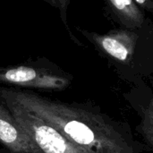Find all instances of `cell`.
Returning a JSON list of instances; mask_svg holds the SVG:
<instances>
[{"label":"cell","instance_id":"cell-1","mask_svg":"<svg viewBox=\"0 0 153 153\" xmlns=\"http://www.w3.org/2000/svg\"><path fill=\"white\" fill-rule=\"evenodd\" d=\"M3 97L37 116L72 143L95 153H142L129 128L88 104L67 103L0 86Z\"/></svg>","mask_w":153,"mask_h":153},{"label":"cell","instance_id":"cell-2","mask_svg":"<svg viewBox=\"0 0 153 153\" xmlns=\"http://www.w3.org/2000/svg\"><path fill=\"white\" fill-rule=\"evenodd\" d=\"M74 77L48 59L0 67V83L20 88L61 91L67 89Z\"/></svg>","mask_w":153,"mask_h":153},{"label":"cell","instance_id":"cell-3","mask_svg":"<svg viewBox=\"0 0 153 153\" xmlns=\"http://www.w3.org/2000/svg\"><path fill=\"white\" fill-rule=\"evenodd\" d=\"M4 99L19 126L43 153H95L72 143L48 123L16 102L4 97Z\"/></svg>","mask_w":153,"mask_h":153},{"label":"cell","instance_id":"cell-4","mask_svg":"<svg viewBox=\"0 0 153 153\" xmlns=\"http://www.w3.org/2000/svg\"><path fill=\"white\" fill-rule=\"evenodd\" d=\"M76 30L94 46L98 52L116 65L132 67L134 64L140 30L117 28L104 34L79 27Z\"/></svg>","mask_w":153,"mask_h":153},{"label":"cell","instance_id":"cell-5","mask_svg":"<svg viewBox=\"0 0 153 153\" xmlns=\"http://www.w3.org/2000/svg\"><path fill=\"white\" fill-rule=\"evenodd\" d=\"M0 144L11 153H43L19 126L1 92Z\"/></svg>","mask_w":153,"mask_h":153},{"label":"cell","instance_id":"cell-6","mask_svg":"<svg viewBox=\"0 0 153 153\" xmlns=\"http://www.w3.org/2000/svg\"><path fill=\"white\" fill-rule=\"evenodd\" d=\"M108 18L120 27L129 30H142L146 17L134 0H102Z\"/></svg>","mask_w":153,"mask_h":153},{"label":"cell","instance_id":"cell-7","mask_svg":"<svg viewBox=\"0 0 153 153\" xmlns=\"http://www.w3.org/2000/svg\"><path fill=\"white\" fill-rule=\"evenodd\" d=\"M138 130L145 140L147 146L152 150L153 146V100L152 98L148 105L143 108Z\"/></svg>","mask_w":153,"mask_h":153},{"label":"cell","instance_id":"cell-8","mask_svg":"<svg viewBox=\"0 0 153 153\" xmlns=\"http://www.w3.org/2000/svg\"><path fill=\"white\" fill-rule=\"evenodd\" d=\"M45 2H47L48 4H49L51 6L55 7L56 9L58 10L59 13H60V18L61 21L68 33L69 38L78 46H82V43L80 42V40L74 35V33L72 32L70 26L68 24V21H67V11H68V7L70 5L71 0H43Z\"/></svg>","mask_w":153,"mask_h":153},{"label":"cell","instance_id":"cell-9","mask_svg":"<svg viewBox=\"0 0 153 153\" xmlns=\"http://www.w3.org/2000/svg\"><path fill=\"white\" fill-rule=\"evenodd\" d=\"M134 2L143 12L153 13V0H134Z\"/></svg>","mask_w":153,"mask_h":153}]
</instances>
